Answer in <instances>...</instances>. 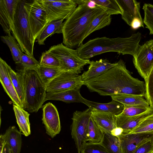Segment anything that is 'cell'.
<instances>
[{
  "label": "cell",
  "instance_id": "cell-16",
  "mask_svg": "<svg viewBox=\"0 0 153 153\" xmlns=\"http://www.w3.org/2000/svg\"><path fill=\"white\" fill-rule=\"evenodd\" d=\"M121 12L122 19L131 25L134 19L137 18L143 22L140 13V2L135 0H116Z\"/></svg>",
  "mask_w": 153,
  "mask_h": 153
},
{
  "label": "cell",
  "instance_id": "cell-1",
  "mask_svg": "<svg viewBox=\"0 0 153 153\" xmlns=\"http://www.w3.org/2000/svg\"><path fill=\"white\" fill-rule=\"evenodd\" d=\"M84 82L91 91L102 96L126 94L145 97L146 95L145 82L133 77L121 59L102 75Z\"/></svg>",
  "mask_w": 153,
  "mask_h": 153
},
{
  "label": "cell",
  "instance_id": "cell-3",
  "mask_svg": "<svg viewBox=\"0 0 153 153\" xmlns=\"http://www.w3.org/2000/svg\"><path fill=\"white\" fill-rule=\"evenodd\" d=\"M141 36V33L138 32L128 37H97L82 44L76 50L80 56L85 59L111 52L134 56L140 46Z\"/></svg>",
  "mask_w": 153,
  "mask_h": 153
},
{
  "label": "cell",
  "instance_id": "cell-4",
  "mask_svg": "<svg viewBox=\"0 0 153 153\" xmlns=\"http://www.w3.org/2000/svg\"><path fill=\"white\" fill-rule=\"evenodd\" d=\"M25 87V103L23 109L30 113L36 112L45 101L46 88L36 71L23 68L20 70Z\"/></svg>",
  "mask_w": 153,
  "mask_h": 153
},
{
  "label": "cell",
  "instance_id": "cell-30",
  "mask_svg": "<svg viewBox=\"0 0 153 153\" xmlns=\"http://www.w3.org/2000/svg\"><path fill=\"white\" fill-rule=\"evenodd\" d=\"M111 21V16L106 13L99 15L91 23L85 34V38L93 32L109 25Z\"/></svg>",
  "mask_w": 153,
  "mask_h": 153
},
{
  "label": "cell",
  "instance_id": "cell-38",
  "mask_svg": "<svg viewBox=\"0 0 153 153\" xmlns=\"http://www.w3.org/2000/svg\"><path fill=\"white\" fill-rule=\"evenodd\" d=\"M153 132V114L151 115L130 133Z\"/></svg>",
  "mask_w": 153,
  "mask_h": 153
},
{
  "label": "cell",
  "instance_id": "cell-45",
  "mask_svg": "<svg viewBox=\"0 0 153 153\" xmlns=\"http://www.w3.org/2000/svg\"><path fill=\"white\" fill-rule=\"evenodd\" d=\"M147 42L150 45L153 50V39H151Z\"/></svg>",
  "mask_w": 153,
  "mask_h": 153
},
{
  "label": "cell",
  "instance_id": "cell-47",
  "mask_svg": "<svg viewBox=\"0 0 153 153\" xmlns=\"http://www.w3.org/2000/svg\"><path fill=\"white\" fill-rule=\"evenodd\" d=\"M152 153H153V152Z\"/></svg>",
  "mask_w": 153,
  "mask_h": 153
},
{
  "label": "cell",
  "instance_id": "cell-43",
  "mask_svg": "<svg viewBox=\"0 0 153 153\" xmlns=\"http://www.w3.org/2000/svg\"><path fill=\"white\" fill-rule=\"evenodd\" d=\"M5 145V143L2 134L0 136V153H1Z\"/></svg>",
  "mask_w": 153,
  "mask_h": 153
},
{
  "label": "cell",
  "instance_id": "cell-31",
  "mask_svg": "<svg viewBox=\"0 0 153 153\" xmlns=\"http://www.w3.org/2000/svg\"><path fill=\"white\" fill-rule=\"evenodd\" d=\"M103 135V131L99 128L91 116L89 123L88 138V142L100 143Z\"/></svg>",
  "mask_w": 153,
  "mask_h": 153
},
{
  "label": "cell",
  "instance_id": "cell-20",
  "mask_svg": "<svg viewBox=\"0 0 153 153\" xmlns=\"http://www.w3.org/2000/svg\"><path fill=\"white\" fill-rule=\"evenodd\" d=\"M91 116L99 128L103 131L111 133L116 128L117 116L109 113L92 111Z\"/></svg>",
  "mask_w": 153,
  "mask_h": 153
},
{
  "label": "cell",
  "instance_id": "cell-2",
  "mask_svg": "<svg viewBox=\"0 0 153 153\" xmlns=\"http://www.w3.org/2000/svg\"><path fill=\"white\" fill-rule=\"evenodd\" d=\"M74 1L78 7L63 22L62 28L63 43L71 48L78 47L82 44L92 21L99 15L106 13L92 0Z\"/></svg>",
  "mask_w": 153,
  "mask_h": 153
},
{
  "label": "cell",
  "instance_id": "cell-6",
  "mask_svg": "<svg viewBox=\"0 0 153 153\" xmlns=\"http://www.w3.org/2000/svg\"><path fill=\"white\" fill-rule=\"evenodd\" d=\"M48 51L57 59L64 71L75 74L81 73L84 66L89 64L90 61L82 58L76 50L69 48L63 43L51 46Z\"/></svg>",
  "mask_w": 153,
  "mask_h": 153
},
{
  "label": "cell",
  "instance_id": "cell-18",
  "mask_svg": "<svg viewBox=\"0 0 153 153\" xmlns=\"http://www.w3.org/2000/svg\"><path fill=\"white\" fill-rule=\"evenodd\" d=\"M117 62L111 63L106 59L90 61L88 70L81 75V79L84 82L97 78L115 66Z\"/></svg>",
  "mask_w": 153,
  "mask_h": 153
},
{
  "label": "cell",
  "instance_id": "cell-14",
  "mask_svg": "<svg viewBox=\"0 0 153 153\" xmlns=\"http://www.w3.org/2000/svg\"><path fill=\"white\" fill-rule=\"evenodd\" d=\"M19 0H0V24L7 34L10 33Z\"/></svg>",
  "mask_w": 153,
  "mask_h": 153
},
{
  "label": "cell",
  "instance_id": "cell-39",
  "mask_svg": "<svg viewBox=\"0 0 153 153\" xmlns=\"http://www.w3.org/2000/svg\"><path fill=\"white\" fill-rule=\"evenodd\" d=\"M145 82L146 85L145 97L150 107L153 109V68Z\"/></svg>",
  "mask_w": 153,
  "mask_h": 153
},
{
  "label": "cell",
  "instance_id": "cell-8",
  "mask_svg": "<svg viewBox=\"0 0 153 153\" xmlns=\"http://www.w3.org/2000/svg\"><path fill=\"white\" fill-rule=\"evenodd\" d=\"M24 7L31 33L35 40L47 24L46 10L42 0H35L32 2L25 1Z\"/></svg>",
  "mask_w": 153,
  "mask_h": 153
},
{
  "label": "cell",
  "instance_id": "cell-21",
  "mask_svg": "<svg viewBox=\"0 0 153 153\" xmlns=\"http://www.w3.org/2000/svg\"><path fill=\"white\" fill-rule=\"evenodd\" d=\"M84 98L80 93V89H71L56 93L46 92L45 101L51 100L67 103H83Z\"/></svg>",
  "mask_w": 153,
  "mask_h": 153
},
{
  "label": "cell",
  "instance_id": "cell-5",
  "mask_svg": "<svg viewBox=\"0 0 153 153\" xmlns=\"http://www.w3.org/2000/svg\"><path fill=\"white\" fill-rule=\"evenodd\" d=\"M25 1L19 0L11 30L22 51L30 56H33L35 41L31 32L27 13L24 7Z\"/></svg>",
  "mask_w": 153,
  "mask_h": 153
},
{
  "label": "cell",
  "instance_id": "cell-32",
  "mask_svg": "<svg viewBox=\"0 0 153 153\" xmlns=\"http://www.w3.org/2000/svg\"><path fill=\"white\" fill-rule=\"evenodd\" d=\"M94 4L105 10L110 15L121 14L120 8L116 0H92Z\"/></svg>",
  "mask_w": 153,
  "mask_h": 153
},
{
  "label": "cell",
  "instance_id": "cell-22",
  "mask_svg": "<svg viewBox=\"0 0 153 153\" xmlns=\"http://www.w3.org/2000/svg\"><path fill=\"white\" fill-rule=\"evenodd\" d=\"M22 133L15 126H10L2 134L5 144H8L12 153H20L22 144Z\"/></svg>",
  "mask_w": 153,
  "mask_h": 153
},
{
  "label": "cell",
  "instance_id": "cell-24",
  "mask_svg": "<svg viewBox=\"0 0 153 153\" xmlns=\"http://www.w3.org/2000/svg\"><path fill=\"white\" fill-rule=\"evenodd\" d=\"M9 75L21 102L23 108L25 103V87L23 78L20 71L16 72L8 65Z\"/></svg>",
  "mask_w": 153,
  "mask_h": 153
},
{
  "label": "cell",
  "instance_id": "cell-28",
  "mask_svg": "<svg viewBox=\"0 0 153 153\" xmlns=\"http://www.w3.org/2000/svg\"><path fill=\"white\" fill-rule=\"evenodd\" d=\"M100 143L109 153H122L119 137L112 135L111 133L103 131Z\"/></svg>",
  "mask_w": 153,
  "mask_h": 153
},
{
  "label": "cell",
  "instance_id": "cell-26",
  "mask_svg": "<svg viewBox=\"0 0 153 153\" xmlns=\"http://www.w3.org/2000/svg\"><path fill=\"white\" fill-rule=\"evenodd\" d=\"M36 71L46 88L53 79L64 71L60 68L46 67L40 65Z\"/></svg>",
  "mask_w": 153,
  "mask_h": 153
},
{
  "label": "cell",
  "instance_id": "cell-25",
  "mask_svg": "<svg viewBox=\"0 0 153 153\" xmlns=\"http://www.w3.org/2000/svg\"><path fill=\"white\" fill-rule=\"evenodd\" d=\"M64 19L52 22L46 25L37 38V41L40 45H44L46 39L55 33H62V28Z\"/></svg>",
  "mask_w": 153,
  "mask_h": 153
},
{
  "label": "cell",
  "instance_id": "cell-13",
  "mask_svg": "<svg viewBox=\"0 0 153 153\" xmlns=\"http://www.w3.org/2000/svg\"><path fill=\"white\" fill-rule=\"evenodd\" d=\"M42 120L46 134L52 138L59 134L61 125L59 113L56 106L49 102L42 105Z\"/></svg>",
  "mask_w": 153,
  "mask_h": 153
},
{
  "label": "cell",
  "instance_id": "cell-33",
  "mask_svg": "<svg viewBox=\"0 0 153 153\" xmlns=\"http://www.w3.org/2000/svg\"><path fill=\"white\" fill-rule=\"evenodd\" d=\"M124 105V109L120 115L126 116L138 115L147 111L150 106L143 105Z\"/></svg>",
  "mask_w": 153,
  "mask_h": 153
},
{
  "label": "cell",
  "instance_id": "cell-7",
  "mask_svg": "<svg viewBox=\"0 0 153 153\" xmlns=\"http://www.w3.org/2000/svg\"><path fill=\"white\" fill-rule=\"evenodd\" d=\"M91 111L88 108L83 111H76L73 114L71 135L78 152H81L83 146L88 141V126Z\"/></svg>",
  "mask_w": 153,
  "mask_h": 153
},
{
  "label": "cell",
  "instance_id": "cell-36",
  "mask_svg": "<svg viewBox=\"0 0 153 153\" xmlns=\"http://www.w3.org/2000/svg\"><path fill=\"white\" fill-rule=\"evenodd\" d=\"M20 64L23 68L36 71L39 66V62L34 56H30L22 52Z\"/></svg>",
  "mask_w": 153,
  "mask_h": 153
},
{
  "label": "cell",
  "instance_id": "cell-15",
  "mask_svg": "<svg viewBox=\"0 0 153 153\" xmlns=\"http://www.w3.org/2000/svg\"><path fill=\"white\" fill-rule=\"evenodd\" d=\"M8 65L6 62L0 57V82L4 91L10 98L13 104L23 108L21 102L10 79Z\"/></svg>",
  "mask_w": 153,
  "mask_h": 153
},
{
  "label": "cell",
  "instance_id": "cell-10",
  "mask_svg": "<svg viewBox=\"0 0 153 153\" xmlns=\"http://www.w3.org/2000/svg\"><path fill=\"white\" fill-rule=\"evenodd\" d=\"M84 85L81 75L63 71L48 84L46 91L56 93L71 89H80Z\"/></svg>",
  "mask_w": 153,
  "mask_h": 153
},
{
  "label": "cell",
  "instance_id": "cell-40",
  "mask_svg": "<svg viewBox=\"0 0 153 153\" xmlns=\"http://www.w3.org/2000/svg\"><path fill=\"white\" fill-rule=\"evenodd\" d=\"M153 152V139L143 144L134 153H152Z\"/></svg>",
  "mask_w": 153,
  "mask_h": 153
},
{
  "label": "cell",
  "instance_id": "cell-42",
  "mask_svg": "<svg viewBox=\"0 0 153 153\" xmlns=\"http://www.w3.org/2000/svg\"><path fill=\"white\" fill-rule=\"evenodd\" d=\"M123 132V129L120 127H117L111 132V134L115 136L118 137Z\"/></svg>",
  "mask_w": 153,
  "mask_h": 153
},
{
  "label": "cell",
  "instance_id": "cell-34",
  "mask_svg": "<svg viewBox=\"0 0 153 153\" xmlns=\"http://www.w3.org/2000/svg\"><path fill=\"white\" fill-rule=\"evenodd\" d=\"M143 9L144 12L143 22L149 30V34H153V5L145 3Z\"/></svg>",
  "mask_w": 153,
  "mask_h": 153
},
{
  "label": "cell",
  "instance_id": "cell-37",
  "mask_svg": "<svg viewBox=\"0 0 153 153\" xmlns=\"http://www.w3.org/2000/svg\"><path fill=\"white\" fill-rule=\"evenodd\" d=\"M81 153H109L100 143H86L82 148Z\"/></svg>",
  "mask_w": 153,
  "mask_h": 153
},
{
  "label": "cell",
  "instance_id": "cell-9",
  "mask_svg": "<svg viewBox=\"0 0 153 153\" xmlns=\"http://www.w3.org/2000/svg\"><path fill=\"white\" fill-rule=\"evenodd\" d=\"M46 11L47 24L67 19L77 7L74 0H42Z\"/></svg>",
  "mask_w": 153,
  "mask_h": 153
},
{
  "label": "cell",
  "instance_id": "cell-46",
  "mask_svg": "<svg viewBox=\"0 0 153 153\" xmlns=\"http://www.w3.org/2000/svg\"><path fill=\"white\" fill-rule=\"evenodd\" d=\"M80 152H78V153H80Z\"/></svg>",
  "mask_w": 153,
  "mask_h": 153
},
{
  "label": "cell",
  "instance_id": "cell-17",
  "mask_svg": "<svg viewBox=\"0 0 153 153\" xmlns=\"http://www.w3.org/2000/svg\"><path fill=\"white\" fill-rule=\"evenodd\" d=\"M153 114V109L150 108L140 114L131 116H117V127L122 128L123 133L131 132L147 117Z\"/></svg>",
  "mask_w": 153,
  "mask_h": 153
},
{
  "label": "cell",
  "instance_id": "cell-12",
  "mask_svg": "<svg viewBox=\"0 0 153 153\" xmlns=\"http://www.w3.org/2000/svg\"><path fill=\"white\" fill-rule=\"evenodd\" d=\"M118 137L122 153H134L142 145L153 139V132L123 133Z\"/></svg>",
  "mask_w": 153,
  "mask_h": 153
},
{
  "label": "cell",
  "instance_id": "cell-11",
  "mask_svg": "<svg viewBox=\"0 0 153 153\" xmlns=\"http://www.w3.org/2000/svg\"><path fill=\"white\" fill-rule=\"evenodd\" d=\"M133 56L134 66L146 82L153 68V50L146 42L143 45H140Z\"/></svg>",
  "mask_w": 153,
  "mask_h": 153
},
{
  "label": "cell",
  "instance_id": "cell-27",
  "mask_svg": "<svg viewBox=\"0 0 153 153\" xmlns=\"http://www.w3.org/2000/svg\"><path fill=\"white\" fill-rule=\"evenodd\" d=\"M112 100L119 102L123 105H143L150 106L144 97L143 96L126 94H121L111 96Z\"/></svg>",
  "mask_w": 153,
  "mask_h": 153
},
{
  "label": "cell",
  "instance_id": "cell-41",
  "mask_svg": "<svg viewBox=\"0 0 153 153\" xmlns=\"http://www.w3.org/2000/svg\"><path fill=\"white\" fill-rule=\"evenodd\" d=\"M131 26L134 29H137L140 27H144L143 22H142L138 19L135 18L132 22Z\"/></svg>",
  "mask_w": 153,
  "mask_h": 153
},
{
  "label": "cell",
  "instance_id": "cell-23",
  "mask_svg": "<svg viewBox=\"0 0 153 153\" xmlns=\"http://www.w3.org/2000/svg\"><path fill=\"white\" fill-rule=\"evenodd\" d=\"M13 108L20 131L25 136H28L31 133L29 120L30 114L23 108L16 105L13 104Z\"/></svg>",
  "mask_w": 153,
  "mask_h": 153
},
{
  "label": "cell",
  "instance_id": "cell-19",
  "mask_svg": "<svg viewBox=\"0 0 153 153\" xmlns=\"http://www.w3.org/2000/svg\"><path fill=\"white\" fill-rule=\"evenodd\" d=\"M83 103L92 111L109 113L116 116L120 114L124 108L123 104L113 100L109 102L104 103L89 101L84 98Z\"/></svg>",
  "mask_w": 153,
  "mask_h": 153
},
{
  "label": "cell",
  "instance_id": "cell-35",
  "mask_svg": "<svg viewBox=\"0 0 153 153\" xmlns=\"http://www.w3.org/2000/svg\"><path fill=\"white\" fill-rule=\"evenodd\" d=\"M39 62L41 65L60 68V64L57 59L48 51L42 53Z\"/></svg>",
  "mask_w": 153,
  "mask_h": 153
},
{
  "label": "cell",
  "instance_id": "cell-44",
  "mask_svg": "<svg viewBox=\"0 0 153 153\" xmlns=\"http://www.w3.org/2000/svg\"><path fill=\"white\" fill-rule=\"evenodd\" d=\"M1 153H12L10 148L8 144H5Z\"/></svg>",
  "mask_w": 153,
  "mask_h": 153
},
{
  "label": "cell",
  "instance_id": "cell-29",
  "mask_svg": "<svg viewBox=\"0 0 153 153\" xmlns=\"http://www.w3.org/2000/svg\"><path fill=\"white\" fill-rule=\"evenodd\" d=\"M1 39L9 48L14 62L16 63L20 64L22 51L15 39L11 33L5 36H1Z\"/></svg>",
  "mask_w": 153,
  "mask_h": 153
}]
</instances>
